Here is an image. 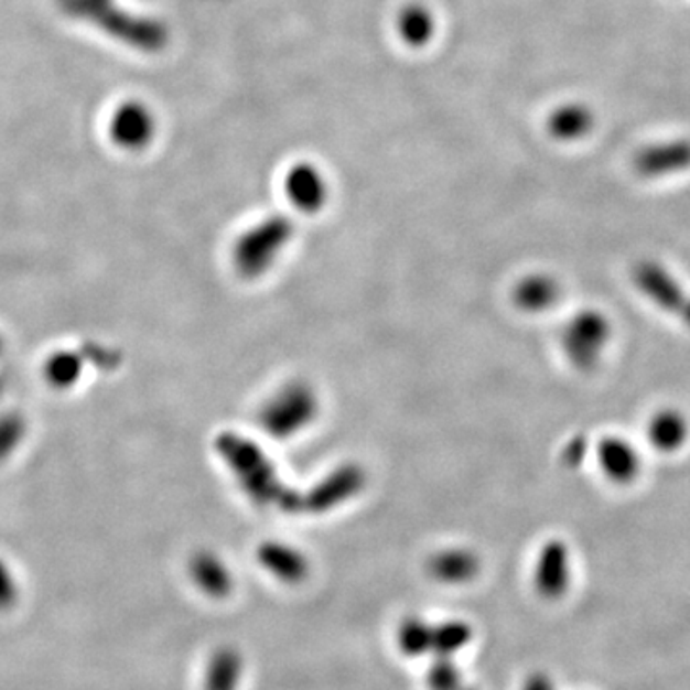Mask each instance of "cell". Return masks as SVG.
<instances>
[{
    "label": "cell",
    "instance_id": "6da1fadb",
    "mask_svg": "<svg viewBox=\"0 0 690 690\" xmlns=\"http://www.w3.org/2000/svg\"><path fill=\"white\" fill-rule=\"evenodd\" d=\"M294 236V227L287 217H269L256 227L248 228L236 240L233 259L244 279H258L259 274L271 269L284 254Z\"/></svg>",
    "mask_w": 690,
    "mask_h": 690
},
{
    "label": "cell",
    "instance_id": "7a4b0ae2",
    "mask_svg": "<svg viewBox=\"0 0 690 690\" xmlns=\"http://www.w3.org/2000/svg\"><path fill=\"white\" fill-rule=\"evenodd\" d=\"M319 414V397L305 382H290L263 405L259 422L272 438H292L311 427Z\"/></svg>",
    "mask_w": 690,
    "mask_h": 690
},
{
    "label": "cell",
    "instance_id": "3957f363",
    "mask_svg": "<svg viewBox=\"0 0 690 690\" xmlns=\"http://www.w3.org/2000/svg\"><path fill=\"white\" fill-rule=\"evenodd\" d=\"M284 192L290 204L305 214H315L326 204L328 186L313 163H295L284 176Z\"/></svg>",
    "mask_w": 690,
    "mask_h": 690
},
{
    "label": "cell",
    "instance_id": "277c9868",
    "mask_svg": "<svg viewBox=\"0 0 690 690\" xmlns=\"http://www.w3.org/2000/svg\"><path fill=\"white\" fill-rule=\"evenodd\" d=\"M154 118L142 104L121 106L111 119V140L126 150H140L154 137Z\"/></svg>",
    "mask_w": 690,
    "mask_h": 690
},
{
    "label": "cell",
    "instance_id": "5b68a950",
    "mask_svg": "<svg viewBox=\"0 0 690 690\" xmlns=\"http://www.w3.org/2000/svg\"><path fill=\"white\" fill-rule=\"evenodd\" d=\"M482 562L476 552L461 547H451L435 552L428 562V572L443 585H466L476 580Z\"/></svg>",
    "mask_w": 690,
    "mask_h": 690
},
{
    "label": "cell",
    "instance_id": "8992f818",
    "mask_svg": "<svg viewBox=\"0 0 690 690\" xmlns=\"http://www.w3.org/2000/svg\"><path fill=\"white\" fill-rule=\"evenodd\" d=\"M258 562L272 578L295 585L309 575V560L300 549L279 541H269L258 549Z\"/></svg>",
    "mask_w": 690,
    "mask_h": 690
},
{
    "label": "cell",
    "instance_id": "52a82bcc",
    "mask_svg": "<svg viewBox=\"0 0 690 690\" xmlns=\"http://www.w3.org/2000/svg\"><path fill=\"white\" fill-rule=\"evenodd\" d=\"M191 578L194 585L212 599H225L235 587L233 573L214 552L202 551L192 557Z\"/></svg>",
    "mask_w": 690,
    "mask_h": 690
},
{
    "label": "cell",
    "instance_id": "ba28073f",
    "mask_svg": "<svg viewBox=\"0 0 690 690\" xmlns=\"http://www.w3.org/2000/svg\"><path fill=\"white\" fill-rule=\"evenodd\" d=\"M244 660L236 648H219L209 658L206 669V690H238L242 681Z\"/></svg>",
    "mask_w": 690,
    "mask_h": 690
},
{
    "label": "cell",
    "instance_id": "9c48e42d",
    "mask_svg": "<svg viewBox=\"0 0 690 690\" xmlns=\"http://www.w3.org/2000/svg\"><path fill=\"white\" fill-rule=\"evenodd\" d=\"M593 123L595 118L589 108L581 104H565L552 111L547 127L554 139L578 140L593 129Z\"/></svg>",
    "mask_w": 690,
    "mask_h": 690
},
{
    "label": "cell",
    "instance_id": "30bf717a",
    "mask_svg": "<svg viewBox=\"0 0 690 690\" xmlns=\"http://www.w3.org/2000/svg\"><path fill=\"white\" fill-rule=\"evenodd\" d=\"M690 163V142L677 140L668 144L648 148L637 160L640 171L645 173H666L679 170Z\"/></svg>",
    "mask_w": 690,
    "mask_h": 690
},
{
    "label": "cell",
    "instance_id": "8fae6325",
    "mask_svg": "<svg viewBox=\"0 0 690 690\" xmlns=\"http://www.w3.org/2000/svg\"><path fill=\"white\" fill-rule=\"evenodd\" d=\"M397 30L405 43L411 46H424L432 41L433 31H435L432 12L422 4H409L397 18Z\"/></svg>",
    "mask_w": 690,
    "mask_h": 690
},
{
    "label": "cell",
    "instance_id": "7c38bea8",
    "mask_svg": "<svg viewBox=\"0 0 690 690\" xmlns=\"http://www.w3.org/2000/svg\"><path fill=\"white\" fill-rule=\"evenodd\" d=\"M474 639V629L464 619H448L433 625L432 653L438 658H451L468 647Z\"/></svg>",
    "mask_w": 690,
    "mask_h": 690
},
{
    "label": "cell",
    "instance_id": "4fadbf2b",
    "mask_svg": "<svg viewBox=\"0 0 690 690\" xmlns=\"http://www.w3.org/2000/svg\"><path fill=\"white\" fill-rule=\"evenodd\" d=\"M537 589L547 596H557L565 587V557L564 551L551 545L545 549L543 557L539 560L536 575Z\"/></svg>",
    "mask_w": 690,
    "mask_h": 690
},
{
    "label": "cell",
    "instance_id": "5bb4252c",
    "mask_svg": "<svg viewBox=\"0 0 690 690\" xmlns=\"http://www.w3.org/2000/svg\"><path fill=\"white\" fill-rule=\"evenodd\" d=\"M433 625L422 617H407L397 629V647L405 656L432 653Z\"/></svg>",
    "mask_w": 690,
    "mask_h": 690
},
{
    "label": "cell",
    "instance_id": "9a60e30c",
    "mask_svg": "<svg viewBox=\"0 0 690 690\" xmlns=\"http://www.w3.org/2000/svg\"><path fill=\"white\" fill-rule=\"evenodd\" d=\"M83 373V360L74 352H60L52 355L44 365V376L54 388H72Z\"/></svg>",
    "mask_w": 690,
    "mask_h": 690
},
{
    "label": "cell",
    "instance_id": "2e32d148",
    "mask_svg": "<svg viewBox=\"0 0 690 690\" xmlns=\"http://www.w3.org/2000/svg\"><path fill=\"white\" fill-rule=\"evenodd\" d=\"M428 689L430 690H461L463 676L451 658H438L427 673Z\"/></svg>",
    "mask_w": 690,
    "mask_h": 690
},
{
    "label": "cell",
    "instance_id": "e0dca14e",
    "mask_svg": "<svg viewBox=\"0 0 690 690\" xmlns=\"http://www.w3.org/2000/svg\"><path fill=\"white\" fill-rule=\"evenodd\" d=\"M23 435V422L20 417H4L0 419V459L10 455Z\"/></svg>",
    "mask_w": 690,
    "mask_h": 690
},
{
    "label": "cell",
    "instance_id": "ac0fdd59",
    "mask_svg": "<svg viewBox=\"0 0 690 690\" xmlns=\"http://www.w3.org/2000/svg\"><path fill=\"white\" fill-rule=\"evenodd\" d=\"M18 580L14 572L10 570V565L0 559V610H8L14 606L18 601Z\"/></svg>",
    "mask_w": 690,
    "mask_h": 690
},
{
    "label": "cell",
    "instance_id": "d6986e66",
    "mask_svg": "<svg viewBox=\"0 0 690 690\" xmlns=\"http://www.w3.org/2000/svg\"><path fill=\"white\" fill-rule=\"evenodd\" d=\"M521 690H554V687H552L549 677L543 676V673H536V676L529 677Z\"/></svg>",
    "mask_w": 690,
    "mask_h": 690
},
{
    "label": "cell",
    "instance_id": "ffe728a7",
    "mask_svg": "<svg viewBox=\"0 0 690 690\" xmlns=\"http://www.w3.org/2000/svg\"><path fill=\"white\" fill-rule=\"evenodd\" d=\"M461 690H476V689H472V687H463V689Z\"/></svg>",
    "mask_w": 690,
    "mask_h": 690
},
{
    "label": "cell",
    "instance_id": "44dd1931",
    "mask_svg": "<svg viewBox=\"0 0 690 690\" xmlns=\"http://www.w3.org/2000/svg\"><path fill=\"white\" fill-rule=\"evenodd\" d=\"M0 345H2V342H0Z\"/></svg>",
    "mask_w": 690,
    "mask_h": 690
}]
</instances>
